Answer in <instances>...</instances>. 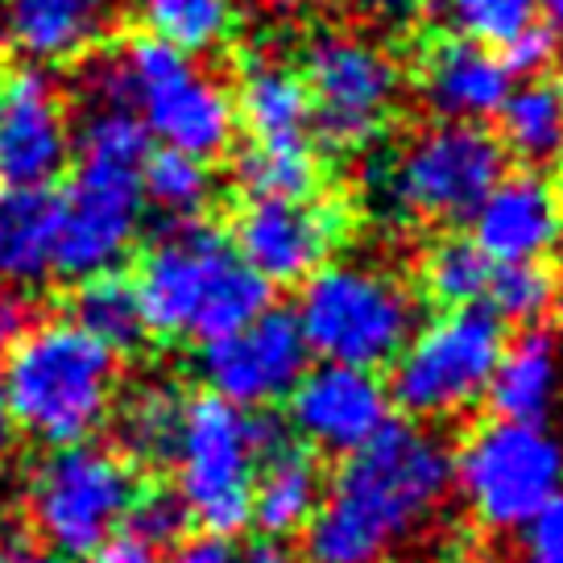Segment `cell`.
<instances>
[{
    "label": "cell",
    "instance_id": "6da1fadb",
    "mask_svg": "<svg viewBox=\"0 0 563 563\" xmlns=\"http://www.w3.org/2000/svg\"><path fill=\"white\" fill-rule=\"evenodd\" d=\"M452 448L422 422L389 419L335 464L316 518L302 530L307 563H386L443 510Z\"/></svg>",
    "mask_w": 563,
    "mask_h": 563
},
{
    "label": "cell",
    "instance_id": "7a4b0ae2",
    "mask_svg": "<svg viewBox=\"0 0 563 563\" xmlns=\"http://www.w3.org/2000/svg\"><path fill=\"white\" fill-rule=\"evenodd\" d=\"M79 91L84 104L129 108L141 129L162 141V150L199 162L229 154L241 129L229 84L199 67L191 54L150 34H133L96 54L79 75Z\"/></svg>",
    "mask_w": 563,
    "mask_h": 563
},
{
    "label": "cell",
    "instance_id": "3957f363",
    "mask_svg": "<svg viewBox=\"0 0 563 563\" xmlns=\"http://www.w3.org/2000/svg\"><path fill=\"white\" fill-rule=\"evenodd\" d=\"M137 299L150 332L208 344L269 311V282H262L232 241L203 220L170 224L137 265Z\"/></svg>",
    "mask_w": 563,
    "mask_h": 563
},
{
    "label": "cell",
    "instance_id": "277c9868",
    "mask_svg": "<svg viewBox=\"0 0 563 563\" xmlns=\"http://www.w3.org/2000/svg\"><path fill=\"white\" fill-rule=\"evenodd\" d=\"M121 361L75 319L34 323L4 352L0 389L18 431L46 448L88 443L117 406Z\"/></svg>",
    "mask_w": 563,
    "mask_h": 563
},
{
    "label": "cell",
    "instance_id": "5b68a950",
    "mask_svg": "<svg viewBox=\"0 0 563 563\" xmlns=\"http://www.w3.org/2000/svg\"><path fill=\"white\" fill-rule=\"evenodd\" d=\"M290 316L316 361L377 373L419 328V299L386 265L335 257L299 282Z\"/></svg>",
    "mask_w": 563,
    "mask_h": 563
},
{
    "label": "cell",
    "instance_id": "8992f818",
    "mask_svg": "<svg viewBox=\"0 0 563 563\" xmlns=\"http://www.w3.org/2000/svg\"><path fill=\"white\" fill-rule=\"evenodd\" d=\"M282 440L278 422L257 410H241L216 394L187 398L170 464L178 501L195 527L211 539L245 530L257 464Z\"/></svg>",
    "mask_w": 563,
    "mask_h": 563
},
{
    "label": "cell",
    "instance_id": "52a82bcc",
    "mask_svg": "<svg viewBox=\"0 0 563 563\" xmlns=\"http://www.w3.org/2000/svg\"><path fill=\"white\" fill-rule=\"evenodd\" d=\"M506 175V150L485 124L435 121L410 133L373 178V203L394 220L460 224Z\"/></svg>",
    "mask_w": 563,
    "mask_h": 563
},
{
    "label": "cell",
    "instance_id": "ba28073f",
    "mask_svg": "<svg viewBox=\"0 0 563 563\" xmlns=\"http://www.w3.org/2000/svg\"><path fill=\"white\" fill-rule=\"evenodd\" d=\"M506 349V323L489 307H448L406 340L389 365V406L410 422L456 419L485 402L497 356Z\"/></svg>",
    "mask_w": 563,
    "mask_h": 563
},
{
    "label": "cell",
    "instance_id": "9c48e42d",
    "mask_svg": "<svg viewBox=\"0 0 563 563\" xmlns=\"http://www.w3.org/2000/svg\"><path fill=\"white\" fill-rule=\"evenodd\" d=\"M452 485L481 527L514 534L563 493V440L547 422L493 419L460 443Z\"/></svg>",
    "mask_w": 563,
    "mask_h": 563
},
{
    "label": "cell",
    "instance_id": "30bf717a",
    "mask_svg": "<svg viewBox=\"0 0 563 563\" xmlns=\"http://www.w3.org/2000/svg\"><path fill=\"white\" fill-rule=\"evenodd\" d=\"M137 497L133 464L100 443L51 448L25 481V514L42 543L58 555H88L124 527Z\"/></svg>",
    "mask_w": 563,
    "mask_h": 563
},
{
    "label": "cell",
    "instance_id": "8fae6325",
    "mask_svg": "<svg viewBox=\"0 0 563 563\" xmlns=\"http://www.w3.org/2000/svg\"><path fill=\"white\" fill-rule=\"evenodd\" d=\"M311 133L335 154L369 150L394 117L402 75L377 42L356 34H323L307 51Z\"/></svg>",
    "mask_w": 563,
    "mask_h": 563
},
{
    "label": "cell",
    "instance_id": "7c38bea8",
    "mask_svg": "<svg viewBox=\"0 0 563 563\" xmlns=\"http://www.w3.org/2000/svg\"><path fill=\"white\" fill-rule=\"evenodd\" d=\"M141 216V166L75 162V178L58 199L54 274L84 282L117 269L137 241Z\"/></svg>",
    "mask_w": 563,
    "mask_h": 563
},
{
    "label": "cell",
    "instance_id": "4fadbf2b",
    "mask_svg": "<svg viewBox=\"0 0 563 563\" xmlns=\"http://www.w3.org/2000/svg\"><path fill=\"white\" fill-rule=\"evenodd\" d=\"M70 108L46 67H0V187L46 191L70 162Z\"/></svg>",
    "mask_w": 563,
    "mask_h": 563
},
{
    "label": "cell",
    "instance_id": "5bb4252c",
    "mask_svg": "<svg viewBox=\"0 0 563 563\" xmlns=\"http://www.w3.org/2000/svg\"><path fill=\"white\" fill-rule=\"evenodd\" d=\"M311 365V352L290 311L269 307L245 323L241 332L199 344V373L208 382V394L241 410H262L282 402L302 369Z\"/></svg>",
    "mask_w": 563,
    "mask_h": 563
},
{
    "label": "cell",
    "instance_id": "9a60e30c",
    "mask_svg": "<svg viewBox=\"0 0 563 563\" xmlns=\"http://www.w3.org/2000/svg\"><path fill=\"white\" fill-rule=\"evenodd\" d=\"M344 216L328 199H245L232 220V249L269 286H299L332 262Z\"/></svg>",
    "mask_w": 563,
    "mask_h": 563
},
{
    "label": "cell",
    "instance_id": "2e32d148",
    "mask_svg": "<svg viewBox=\"0 0 563 563\" xmlns=\"http://www.w3.org/2000/svg\"><path fill=\"white\" fill-rule=\"evenodd\" d=\"M286 410L302 443L344 460L389 422V394L377 373L319 361L286 394Z\"/></svg>",
    "mask_w": 563,
    "mask_h": 563
},
{
    "label": "cell",
    "instance_id": "e0dca14e",
    "mask_svg": "<svg viewBox=\"0 0 563 563\" xmlns=\"http://www.w3.org/2000/svg\"><path fill=\"white\" fill-rule=\"evenodd\" d=\"M473 241L493 265L547 262L563 241V195L547 175H501L468 216Z\"/></svg>",
    "mask_w": 563,
    "mask_h": 563
},
{
    "label": "cell",
    "instance_id": "ac0fdd59",
    "mask_svg": "<svg viewBox=\"0 0 563 563\" xmlns=\"http://www.w3.org/2000/svg\"><path fill=\"white\" fill-rule=\"evenodd\" d=\"M514 91V75L501 54L473 37L435 42L419 70V96L435 121L485 124L501 112Z\"/></svg>",
    "mask_w": 563,
    "mask_h": 563
},
{
    "label": "cell",
    "instance_id": "d6986e66",
    "mask_svg": "<svg viewBox=\"0 0 563 563\" xmlns=\"http://www.w3.org/2000/svg\"><path fill=\"white\" fill-rule=\"evenodd\" d=\"M112 18V0H0V21L21 58L34 67L88 54Z\"/></svg>",
    "mask_w": 563,
    "mask_h": 563
},
{
    "label": "cell",
    "instance_id": "ffe728a7",
    "mask_svg": "<svg viewBox=\"0 0 563 563\" xmlns=\"http://www.w3.org/2000/svg\"><path fill=\"white\" fill-rule=\"evenodd\" d=\"M563 349L547 328H522L518 340H506L489 377L485 402L506 422H547L560 406Z\"/></svg>",
    "mask_w": 563,
    "mask_h": 563
},
{
    "label": "cell",
    "instance_id": "44dd1931",
    "mask_svg": "<svg viewBox=\"0 0 563 563\" xmlns=\"http://www.w3.org/2000/svg\"><path fill=\"white\" fill-rule=\"evenodd\" d=\"M323 501V473L319 460L307 448L295 443H274L257 464L253 476V501H249V522L265 530V539H290L302 534L316 518Z\"/></svg>",
    "mask_w": 563,
    "mask_h": 563
},
{
    "label": "cell",
    "instance_id": "7402d4cb",
    "mask_svg": "<svg viewBox=\"0 0 563 563\" xmlns=\"http://www.w3.org/2000/svg\"><path fill=\"white\" fill-rule=\"evenodd\" d=\"M232 100L236 124H245L253 145H311V96L299 70L253 63Z\"/></svg>",
    "mask_w": 563,
    "mask_h": 563
},
{
    "label": "cell",
    "instance_id": "603a6c76",
    "mask_svg": "<svg viewBox=\"0 0 563 563\" xmlns=\"http://www.w3.org/2000/svg\"><path fill=\"white\" fill-rule=\"evenodd\" d=\"M58 199L51 191H4L0 187V282L37 286L54 274Z\"/></svg>",
    "mask_w": 563,
    "mask_h": 563
},
{
    "label": "cell",
    "instance_id": "cb8c5ba5",
    "mask_svg": "<svg viewBox=\"0 0 563 563\" xmlns=\"http://www.w3.org/2000/svg\"><path fill=\"white\" fill-rule=\"evenodd\" d=\"M497 141L506 158H518L534 175L563 166V84L527 79L514 88L497 112Z\"/></svg>",
    "mask_w": 563,
    "mask_h": 563
},
{
    "label": "cell",
    "instance_id": "d4e9b609",
    "mask_svg": "<svg viewBox=\"0 0 563 563\" xmlns=\"http://www.w3.org/2000/svg\"><path fill=\"white\" fill-rule=\"evenodd\" d=\"M70 319L117 356L137 352L150 340V323H145V311H141L137 286H133V278L117 274V269L79 282L75 302H70Z\"/></svg>",
    "mask_w": 563,
    "mask_h": 563
},
{
    "label": "cell",
    "instance_id": "484cf974",
    "mask_svg": "<svg viewBox=\"0 0 563 563\" xmlns=\"http://www.w3.org/2000/svg\"><path fill=\"white\" fill-rule=\"evenodd\" d=\"M133 4L145 34L191 58L220 51L236 25V0H133Z\"/></svg>",
    "mask_w": 563,
    "mask_h": 563
},
{
    "label": "cell",
    "instance_id": "4316f807",
    "mask_svg": "<svg viewBox=\"0 0 563 563\" xmlns=\"http://www.w3.org/2000/svg\"><path fill=\"white\" fill-rule=\"evenodd\" d=\"M183 398L175 386L145 382L129 389L121 406H112L117 415V440H121L124 460H145V464H166L175 452L178 422H183Z\"/></svg>",
    "mask_w": 563,
    "mask_h": 563
},
{
    "label": "cell",
    "instance_id": "83f0119b",
    "mask_svg": "<svg viewBox=\"0 0 563 563\" xmlns=\"http://www.w3.org/2000/svg\"><path fill=\"white\" fill-rule=\"evenodd\" d=\"M141 199L170 224H191L216 199L211 162L175 154V150H158V154L150 150V158L141 166Z\"/></svg>",
    "mask_w": 563,
    "mask_h": 563
},
{
    "label": "cell",
    "instance_id": "f1b7e54d",
    "mask_svg": "<svg viewBox=\"0 0 563 563\" xmlns=\"http://www.w3.org/2000/svg\"><path fill=\"white\" fill-rule=\"evenodd\" d=\"M236 187L245 199H316V145H249L236 158Z\"/></svg>",
    "mask_w": 563,
    "mask_h": 563
},
{
    "label": "cell",
    "instance_id": "f546056e",
    "mask_svg": "<svg viewBox=\"0 0 563 563\" xmlns=\"http://www.w3.org/2000/svg\"><path fill=\"white\" fill-rule=\"evenodd\" d=\"M560 302V274L547 262L493 265L481 307H489L506 328H543Z\"/></svg>",
    "mask_w": 563,
    "mask_h": 563
},
{
    "label": "cell",
    "instance_id": "4dcf8cb0",
    "mask_svg": "<svg viewBox=\"0 0 563 563\" xmlns=\"http://www.w3.org/2000/svg\"><path fill=\"white\" fill-rule=\"evenodd\" d=\"M493 262L468 236H443L422 257V290L443 307H473L485 299Z\"/></svg>",
    "mask_w": 563,
    "mask_h": 563
},
{
    "label": "cell",
    "instance_id": "1f68e13d",
    "mask_svg": "<svg viewBox=\"0 0 563 563\" xmlns=\"http://www.w3.org/2000/svg\"><path fill=\"white\" fill-rule=\"evenodd\" d=\"M456 37L506 46L518 30L539 21V0H440Z\"/></svg>",
    "mask_w": 563,
    "mask_h": 563
},
{
    "label": "cell",
    "instance_id": "d6a6232c",
    "mask_svg": "<svg viewBox=\"0 0 563 563\" xmlns=\"http://www.w3.org/2000/svg\"><path fill=\"white\" fill-rule=\"evenodd\" d=\"M124 522H129V534L150 547V551L154 547H175L183 539V530L191 527V518H187L175 489H137Z\"/></svg>",
    "mask_w": 563,
    "mask_h": 563
},
{
    "label": "cell",
    "instance_id": "836d02e7",
    "mask_svg": "<svg viewBox=\"0 0 563 563\" xmlns=\"http://www.w3.org/2000/svg\"><path fill=\"white\" fill-rule=\"evenodd\" d=\"M560 54V34L547 25V21H530L527 30L501 46V63L510 67V75H527V79H539V70L551 67Z\"/></svg>",
    "mask_w": 563,
    "mask_h": 563
},
{
    "label": "cell",
    "instance_id": "e575fe53",
    "mask_svg": "<svg viewBox=\"0 0 563 563\" xmlns=\"http://www.w3.org/2000/svg\"><path fill=\"white\" fill-rule=\"evenodd\" d=\"M518 563H563V493H555L522 527Z\"/></svg>",
    "mask_w": 563,
    "mask_h": 563
},
{
    "label": "cell",
    "instance_id": "d590c367",
    "mask_svg": "<svg viewBox=\"0 0 563 563\" xmlns=\"http://www.w3.org/2000/svg\"><path fill=\"white\" fill-rule=\"evenodd\" d=\"M34 328V302L21 286L0 282V356L18 344L21 335Z\"/></svg>",
    "mask_w": 563,
    "mask_h": 563
},
{
    "label": "cell",
    "instance_id": "8d00e7d4",
    "mask_svg": "<svg viewBox=\"0 0 563 563\" xmlns=\"http://www.w3.org/2000/svg\"><path fill=\"white\" fill-rule=\"evenodd\" d=\"M84 563H154V551H150L145 543H137L133 534H112L108 543L88 551Z\"/></svg>",
    "mask_w": 563,
    "mask_h": 563
},
{
    "label": "cell",
    "instance_id": "74e56055",
    "mask_svg": "<svg viewBox=\"0 0 563 563\" xmlns=\"http://www.w3.org/2000/svg\"><path fill=\"white\" fill-rule=\"evenodd\" d=\"M232 560H236V555L229 551V543H224V539H211V534L195 539V543L175 547V551L166 555V563H232Z\"/></svg>",
    "mask_w": 563,
    "mask_h": 563
},
{
    "label": "cell",
    "instance_id": "f35d334b",
    "mask_svg": "<svg viewBox=\"0 0 563 563\" xmlns=\"http://www.w3.org/2000/svg\"><path fill=\"white\" fill-rule=\"evenodd\" d=\"M0 563H58L51 551L25 543V539H13V534H0Z\"/></svg>",
    "mask_w": 563,
    "mask_h": 563
},
{
    "label": "cell",
    "instance_id": "ab89813d",
    "mask_svg": "<svg viewBox=\"0 0 563 563\" xmlns=\"http://www.w3.org/2000/svg\"><path fill=\"white\" fill-rule=\"evenodd\" d=\"M18 419H13V410H9V402H4V389H0V473L9 468V460H13V452H18Z\"/></svg>",
    "mask_w": 563,
    "mask_h": 563
},
{
    "label": "cell",
    "instance_id": "60d3db41",
    "mask_svg": "<svg viewBox=\"0 0 563 563\" xmlns=\"http://www.w3.org/2000/svg\"><path fill=\"white\" fill-rule=\"evenodd\" d=\"M232 563H302L299 555H290L282 543H274V539H265V543H253L245 551V555H236Z\"/></svg>",
    "mask_w": 563,
    "mask_h": 563
}]
</instances>
